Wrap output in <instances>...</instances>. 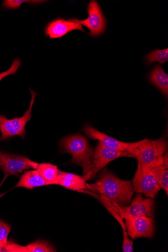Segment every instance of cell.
Listing matches in <instances>:
<instances>
[{"label": "cell", "mask_w": 168, "mask_h": 252, "mask_svg": "<svg viewBox=\"0 0 168 252\" xmlns=\"http://www.w3.org/2000/svg\"><path fill=\"white\" fill-rule=\"evenodd\" d=\"M148 64L159 62L164 64L168 61V49L156 50L150 52L146 57Z\"/></svg>", "instance_id": "cell-19"}, {"label": "cell", "mask_w": 168, "mask_h": 252, "mask_svg": "<svg viewBox=\"0 0 168 252\" xmlns=\"http://www.w3.org/2000/svg\"><path fill=\"white\" fill-rule=\"evenodd\" d=\"M87 186L88 189L101 194L111 202L122 205H129L134 192L130 181L120 179L107 169L101 172L94 184Z\"/></svg>", "instance_id": "cell-1"}, {"label": "cell", "mask_w": 168, "mask_h": 252, "mask_svg": "<svg viewBox=\"0 0 168 252\" xmlns=\"http://www.w3.org/2000/svg\"><path fill=\"white\" fill-rule=\"evenodd\" d=\"M127 234L132 239L151 238L154 233V220L146 216L125 219Z\"/></svg>", "instance_id": "cell-10"}, {"label": "cell", "mask_w": 168, "mask_h": 252, "mask_svg": "<svg viewBox=\"0 0 168 252\" xmlns=\"http://www.w3.org/2000/svg\"><path fill=\"white\" fill-rule=\"evenodd\" d=\"M2 252H28L27 247H23L8 241Z\"/></svg>", "instance_id": "cell-24"}, {"label": "cell", "mask_w": 168, "mask_h": 252, "mask_svg": "<svg viewBox=\"0 0 168 252\" xmlns=\"http://www.w3.org/2000/svg\"><path fill=\"white\" fill-rule=\"evenodd\" d=\"M132 186L134 192L152 199L155 198L161 189L153 173L149 170L142 169L138 165L132 180Z\"/></svg>", "instance_id": "cell-9"}, {"label": "cell", "mask_w": 168, "mask_h": 252, "mask_svg": "<svg viewBox=\"0 0 168 252\" xmlns=\"http://www.w3.org/2000/svg\"><path fill=\"white\" fill-rule=\"evenodd\" d=\"M79 30L85 32L82 26L77 23L64 19H57L51 21L45 28L44 32L46 36L50 38H61L68 32Z\"/></svg>", "instance_id": "cell-11"}, {"label": "cell", "mask_w": 168, "mask_h": 252, "mask_svg": "<svg viewBox=\"0 0 168 252\" xmlns=\"http://www.w3.org/2000/svg\"><path fill=\"white\" fill-rule=\"evenodd\" d=\"M168 150V142L162 137L157 140L147 139L130 143L126 151L137 160L138 165L145 170H149Z\"/></svg>", "instance_id": "cell-2"}, {"label": "cell", "mask_w": 168, "mask_h": 252, "mask_svg": "<svg viewBox=\"0 0 168 252\" xmlns=\"http://www.w3.org/2000/svg\"><path fill=\"white\" fill-rule=\"evenodd\" d=\"M21 64V62L20 60L18 58L16 59L13 62V63L9 69H8L6 72L0 74V82H1L3 78L7 76L15 74L17 72L18 68L20 66Z\"/></svg>", "instance_id": "cell-23"}, {"label": "cell", "mask_w": 168, "mask_h": 252, "mask_svg": "<svg viewBox=\"0 0 168 252\" xmlns=\"http://www.w3.org/2000/svg\"><path fill=\"white\" fill-rule=\"evenodd\" d=\"M2 250L3 249L1 247H0V252H2Z\"/></svg>", "instance_id": "cell-26"}, {"label": "cell", "mask_w": 168, "mask_h": 252, "mask_svg": "<svg viewBox=\"0 0 168 252\" xmlns=\"http://www.w3.org/2000/svg\"><path fill=\"white\" fill-rule=\"evenodd\" d=\"M163 156L149 170L155 176L160 189H164L167 195L168 194V171L163 164Z\"/></svg>", "instance_id": "cell-16"}, {"label": "cell", "mask_w": 168, "mask_h": 252, "mask_svg": "<svg viewBox=\"0 0 168 252\" xmlns=\"http://www.w3.org/2000/svg\"><path fill=\"white\" fill-rule=\"evenodd\" d=\"M83 132L90 139L98 140L104 147L121 151H126L130 143L118 141L90 125H86L83 128Z\"/></svg>", "instance_id": "cell-12"}, {"label": "cell", "mask_w": 168, "mask_h": 252, "mask_svg": "<svg viewBox=\"0 0 168 252\" xmlns=\"http://www.w3.org/2000/svg\"><path fill=\"white\" fill-rule=\"evenodd\" d=\"M46 186L49 185L42 178L36 170L25 172L21 176L15 187L32 189L35 188Z\"/></svg>", "instance_id": "cell-14"}, {"label": "cell", "mask_w": 168, "mask_h": 252, "mask_svg": "<svg viewBox=\"0 0 168 252\" xmlns=\"http://www.w3.org/2000/svg\"><path fill=\"white\" fill-rule=\"evenodd\" d=\"M36 170L49 186L58 185L59 170L57 166L50 163H40Z\"/></svg>", "instance_id": "cell-17"}, {"label": "cell", "mask_w": 168, "mask_h": 252, "mask_svg": "<svg viewBox=\"0 0 168 252\" xmlns=\"http://www.w3.org/2000/svg\"><path fill=\"white\" fill-rule=\"evenodd\" d=\"M27 248L30 252H56L52 246L44 241H36L28 245Z\"/></svg>", "instance_id": "cell-20"}, {"label": "cell", "mask_w": 168, "mask_h": 252, "mask_svg": "<svg viewBox=\"0 0 168 252\" xmlns=\"http://www.w3.org/2000/svg\"><path fill=\"white\" fill-rule=\"evenodd\" d=\"M88 17L83 20L71 19L70 21L84 26L90 30L89 35L97 37L102 34L105 30L106 20L101 9L97 1H91L88 5Z\"/></svg>", "instance_id": "cell-8"}, {"label": "cell", "mask_w": 168, "mask_h": 252, "mask_svg": "<svg viewBox=\"0 0 168 252\" xmlns=\"http://www.w3.org/2000/svg\"><path fill=\"white\" fill-rule=\"evenodd\" d=\"M11 230V227L9 224L0 220V247L2 249L7 244L8 236Z\"/></svg>", "instance_id": "cell-22"}, {"label": "cell", "mask_w": 168, "mask_h": 252, "mask_svg": "<svg viewBox=\"0 0 168 252\" xmlns=\"http://www.w3.org/2000/svg\"><path fill=\"white\" fill-rule=\"evenodd\" d=\"M87 185L82 176L59 170L58 185L69 190L81 191L88 189Z\"/></svg>", "instance_id": "cell-13"}, {"label": "cell", "mask_w": 168, "mask_h": 252, "mask_svg": "<svg viewBox=\"0 0 168 252\" xmlns=\"http://www.w3.org/2000/svg\"><path fill=\"white\" fill-rule=\"evenodd\" d=\"M60 147L62 153L72 155L69 163L81 166L83 176L91 169L94 151L85 137L79 134L66 136L61 141Z\"/></svg>", "instance_id": "cell-3"}, {"label": "cell", "mask_w": 168, "mask_h": 252, "mask_svg": "<svg viewBox=\"0 0 168 252\" xmlns=\"http://www.w3.org/2000/svg\"><path fill=\"white\" fill-rule=\"evenodd\" d=\"M108 211L115 217L119 222L122 226L124 230V243L123 249L124 252H132L134 251L133 241L129 239L127 232V228L125 223L123 222L121 218H120L118 214H117L113 209H111L109 205L105 204Z\"/></svg>", "instance_id": "cell-18"}, {"label": "cell", "mask_w": 168, "mask_h": 252, "mask_svg": "<svg viewBox=\"0 0 168 252\" xmlns=\"http://www.w3.org/2000/svg\"><path fill=\"white\" fill-rule=\"evenodd\" d=\"M163 164L165 168L168 169V151H166L163 155Z\"/></svg>", "instance_id": "cell-25"}, {"label": "cell", "mask_w": 168, "mask_h": 252, "mask_svg": "<svg viewBox=\"0 0 168 252\" xmlns=\"http://www.w3.org/2000/svg\"><path fill=\"white\" fill-rule=\"evenodd\" d=\"M122 157H132L127 151H121L104 147L99 143L94 152L93 160L91 169L82 177L86 181L94 178L110 162L115 159Z\"/></svg>", "instance_id": "cell-6"}, {"label": "cell", "mask_w": 168, "mask_h": 252, "mask_svg": "<svg viewBox=\"0 0 168 252\" xmlns=\"http://www.w3.org/2000/svg\"><path fill=\"white\" fill-rule=\"evenodd\" d=\"M30 90L32 95L30 105L22 117L9 120L5 116L0 115V130L1 132L0 141H6L17 135L20 136L22 139L25 138L26 134V126L32 119L33 107L37 95L33 90L30 89Z\"/></svg>", "instance_id": "cell-4"}, {"label": "cell", "mask_w": 168, "mask_h": 252, "mask_svg": "<svg viewBox=\"0 0 168 252\" xmlns=\"http://www.w3.org/2000/svg\"><path fill=\"white\" fill-rule=\"evenodd\" d=\"M110 202L108 204L110 207H112L123 219L141 216L154 217V199L144 198L141 193H137L129 206Z\"/></svg>", "instance_id": "cell-5"}, {"label": "cell", "mask_w": 168, "mask_h": 252, "mask_svg": "<svg viewBox=\"0 0 168 252\" xmlns=\"http://www.w3.org/2000/svg\"><path fill=\"white\" fill-rule=\"evenodd\" d=\"M44 2L45 1L40 0H5L2 4V6L9 9H16L20 7L21 4L24 3L38 4Z\"/></svg>", "instance_id": "cell-21"}, {"label": "cell", "mask_w": 168, "mask_h": 252, "mask_svg": "<svg viewBox=\"0 0 168 252\" xmlns=\"http://www.w3.org/2000/svg\"><path fill=\"white\" fill-rule=\"evenodd\" d=\"M149 80L156 86L167 97L168 95V75L166 73L163 68L159 65H156L153 71L149 74Z\"/></svg>", "instance_id": "cell-15"}, {"label": "cell", "mask_w": 168, "mask_h": 252, "mask_svg": "<svg viewBox=\"0 0 168 252\" xmlns=\"http://www.w3.org/2000/svg\"><path fill=\"white\" fill-rule=\"evenodd\" d=\"M38 165L28 157L0 152V169L6 176H18L24 171L36 169Z\"/></svg>", "instance_id": "cell-7"}]
</instances>
